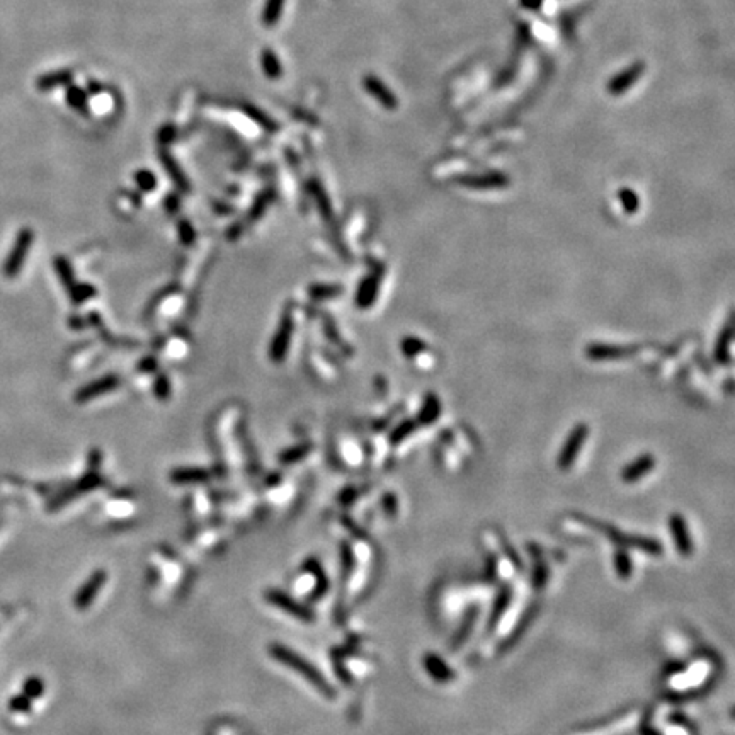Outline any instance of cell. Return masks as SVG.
Returning <instances> with one entry per match:
<instances>
[{
    "instance_id": "cell-14",
    "label": "cell",
    "mask_w": 735,
    "mask_h": 735,
    "mask_svg": "<svg viewBox=\"0 0 735 735\" xmlns=\"http://www.w3.org/2000/svg\"><path fill=\"white\" fill-rule=\"evenodd\" d=\"M439 416H441L439 397L436 394H432V391H429V394L424 397V402H422L419 416H417V424L429 425L438 419Z\"/></svg>"
},
{
    "instance_id": "cell-13",
    "label": "cell",
    "mask_w": 735,
    "mask_h": 735,
    "mask_svg": "<svg viewBox=\"0 0 735 735\" xmlns=\"http://www.w3.org/2000/svg\"><path fill=\"white\" fill-rule=\"evenodd\" d=\"M734 341V323L729 322L718 334L717 342H715L713 357L718 364H730L732 356H730V346Z\"/></svg>"
},
{
    "instance_id": "cell-15",
    "label": "cell",
    "mask_w": 735,
    "mask_h": 735,
    "mask_svg": "<svg viewBox=\"0 0 735 735\" xmlns=\"http://www.w3.org/2000/svg\"><path fill=\"white\" fill-rule=\"evenodd\" d=\"M261 67L264 75L271 81H276L282 75V65L278 53L273 48H264L261 51Z\"/></svg>"
},
{
    "instance_id": "cell-3",
    "label": "cell",
    "mask_w": 735,
    "mask_h": 735,
    "mask_svg": "<svg viewBox=\"0 0 735 735\" xmlns=\"http://www.w3.org/2000/svg\"><path fill=\"white\" fill-rule=\"evenodd\" d=\"M453 183L459 184L463 187H468V189H502L511 184V177L506 172L492 171L485 172V174H463L453 177Z\"/></svg>"
},
{
    "instance_id": "cell-17",
    "label": "cell",
    "mask_w": 735,
    "mask_h": 735,
    "mask_svg": "<svg viewBox=\"0 0 735 735\" xmlns=\"http://www.w3.org/2000/svg\"><path fill=\"white\" fill-rule=\"evenodd\" d=\"M286 0H266L262 7L261 14V22L264 28L271 29L280 22L282 16V9H285Z\"/></svg>"
},
{
    "instance_id": "cell-4",
    "label": "cell",
    "mask_w": 735,
    "mask_h": 735,
    "mask_svg": "<svg viewBox=\"0 0 735 735\" xmlns=\"http://www.w3.org/2000/svg\"><path fill=\"white\" fill-rule=\"evenodd\" d=\"M587 436H589V425L582 424V422L568 432V438L564 443L559 459H557V465H559L561 470H568L571 466H574L575 459H577L580 453V448L586 443Z\"/></svg>"
},
{
    "instance_id": "cell-18",
    "label": "cell",
    "mask_w": 735,
    "mask_h": 735,
    "mask_svg": "<svg viewBox=\"0 0 735 735\" xmlns=\"http://www.w3.org/2000/svg\"><path fill=\"white\" fill-rule=\"evenodd\" d=\"M104 580H105L104 572H97L96 575H92V579H90L89 582L85 584L84 589H82L81 593H78V595H77V606H78V608H87L90 602H92L94 595L99 593V589L103 587Z\"/></svg>"
},
{
    "instance_id": "cell-36",
    "label": "cell",
    "mask_w": 735,
    "mask_h": 735,
    "mask_svg": "<svg viewBox=\"0 0 735 735\" xmlns=\"http://www.w3.org/2000/svg\"><path fill=\"white\" fill-rule=\"evenodd\" d=\"M165 201H167V210L171 211V213L172 211L179 210V198H177V196H167Z\"/></svg>"
},
{
    "instance_id": "cell-24",
    "label": "cell",
    "mask_w": 735,
    "mask_h": 735,
    "mask_svg": "<svg viewBox=\"0 0 735 735\" xmlns=\"http://www.w3.org/2000/svg\"><path fill=\"white\" fill-rule=\"evenodd\" d=\"M673 533H674V538H676L679 552H683V553L691 552V541H689L688 530H686L684 521L679 518V516H676V518L673 519Z\"/></svg>"
},
{
    "instance_id": "cell-8",
    "label": "cell",
    "mask_w": 735,
    "mask_h": 735,
    "mask_svg": "<svg viewBox=\"0 0 735 735\" xmlns=\"http://www.w3.org/2000/svg\"><path fill=\"white\" fill-rule=\"evenodd\" d=\"M363 87L369 96L376 101V103L382 104L383 108L388 109V111H395V109L398 108L397 96H395V94L391 92V90L388 89L378 77H376V75H371V74L364 75Z\"/></svg>"
},
{
    "instance_id": "cell-33",
    "label": "cell",
    "mask_w": 735,
    "mask_h": 735,
    "mask_svg": "<svg viewBox=\"0 0 735 735\" xmlns=\"http://www.w3.org/2000/svg\"><path fill=\"white\" fill-rule=\"evenodd\" d=\"M177 228H179L180 242H183L184 245H193L194 239H196V233H194L193 225H191L189 221H186V220H180L179 225H177Z\"/></svg>"
},
{
    "instance_id": "cell-21",
    "label": "cell",
    "mask_w": 735,
    "mask_h": 735,
    "mask_svg": "<svg viewBox=\"0 0 735 735\" xmlns=\"http://www.w3.org/2000/svg\"><path fill=\"white\" fill-rule=\"evenodd\" d=\"M618 199H620L621 208L627 214H635L640 210V196L632 187H620L618 189Z\"/></svg>"
},
{
    "instance_id": "cell-30",
    "label": "cell",
    "mask_w": 735,
    "mask_h": 735,
    "mask_svg": "<svg viewBox=\"0 0 735 735\" xmlns=\"http://www.w3.org/2000/svg\"><path fill=\"white\" fill-rule=\"evenodd\" d=\"M269 598H271V601L274 602V605L281 606V608H285V609H286V608L292 609V611H293L292 614H295V616H298V618H303V620H310V614H308L307 609H303V608H301V606L293 605L292 601H286V599H288V598H285V595H282V594H280V593H271V594H269Z\"/></svg>"
},
{
    "instance_id": "cell-2",
    "label": "cell",
    "mask_w": 735,
    "mask_h": 735,
    "mask_svg": "<svg viewBox=\"0 0 735 735\" xmlns=\"http://www.w3.org/2000/svg\"><path fill=\"white\" fill-rule=\"evenodd\" d=\"M273 655L278 659V661L282 662V664L289 666L293 670L300 673L301 676L308 681V683L314 684L315 688H319L320 693H323L326 696H332V689H330L329 684L323 681V677L320 676V673H316L314 667L308 664V662H305L303 659L298 657L295 652L288 650V648H285V647L274 645Z\"/></svg>"
},
{
    "instance_id": "cell-26",
    "label": "cell",
    "mask_w": 735,
    "mask_h": 735,
    "mask_svg": "<svg viewBox=\"0 0 735 735\" xmlns=\"http://www.w3.org/2000/svg\"><path fill=\"white\" fill-rule=\"evenodd\" d=\"M96 288H94L92 285H87V282H82V285H78V282H75L74 288L70 289L69 295L71 298V303L74 305H82L85 303V301L90 300L92 296H96Z\"/></svg>"
},
{
    "instance_id": "cell-7",
    "label": "cell",
    "mask_w": 735,
    "mask_h": 735,
    "mask_svg": "<svg viewBox=\"0 0 735 735\" xmlns=\"http://www.w3.org/2000/svg\"><path fill=\"white\" fill-rule=\"evenodd\" d=\"M635 353V346L605 344V342H591L586 348V356L591 361H618L630 357Z\"/></svg>"
},
{
    "instance_id": "cell-32",
    "label": "cell",
    "mask_w": 735,
    "mask_h": 735,
    "mask_svg": "<svg viewBox=\"0 0 735 735\" xmlns=\"http://www.w3.org/2000/svg\"><path fill=\"white\" fill-rule=\"evenodd\" d=\"M153 394H155V397L158 398V400H169V397H171V394H172V388H171V382H169L167 376L165 375L157 376L155 383H153Z\"/></svg>"
},
{
    "instance_id": "cell-29",
    "label": "cell",
    "mask_w": 735,
    "mask_h": 735,
    "mask_svg": "<svg viewBox=\"0 0 735 735\" xmlns=\"http://www.w3.org/2000/svg\"><path fill=\"white\" fill-rule=\"evenodd\" d=\"M312 193H314V198L316 199V203H319V208L322 211L323 218L330 220V218H332V208H330L329 196L323 191V187L320 186L319 183H314L312 184Z\"/></svg>"
},
{
    "instance_id": "cell-35",
    "label": "cell",
    "mask_w": 735,
    "mask_h": 735,
    "mask_svg": "<svg viewBox=\"0 0 735 735\" xmlns=\"http://www.w3.org/2000/svg\"><path fill=\"white\" fill-rule=\"evenodd\" d=\"M138 368H140V371H143V373H152V371H155L157 361L153 360V357H146V360L142 361L140 366H138Z\"/></svg>"
},
{
    "instance_id": "cell-34",
    "label": "cell",
    "mask_w": 735,
    "mask_h": 735,
    "mask_svg": "<svg viewBox=\"0 0 735 735\" xmlns=\"http://www.w3.org/2000/svg\"><path fill=\"white\" fill-rule=\"evenodd\" d=\"M174 138H176V130H174V126H171V124L162 128L160 133H158V140H160L162 143H169L174 140Z\"/></svg>"
},
{
    "instance_id": "cell-31",
    "label": "cell",
    "mask_w": 735,
    "mask_h": 735,
    "mask_svg": "<svg viewBox=\"0 0 735 735\" xmlns=\"http://www.w3.org/2000/svg\"><path fill=\"white\" fill-rule=\"evenodd\" d=\"M172 478H174L176 482H199L205 480L206 472L199 468H180L172 473Z\"/></svg>"
},
{
    "instance_id": "cell-27",
    "label": "cell",
    "mask_w": 735,
    "mask_h": 735,
    "mask_svg": "<svg viewBox=\"0 0 735 735\" xmlns=\"http://www.w3.org/2000/svg\"><path fill=\"white\" fill-rule=\"evenodd\" d=\"M135 184L142 193H152L157 187V177L149 169H140L135 172Z\"/></svg>"
},
{
    "instance_id": "cell-23",
    "label": "cell",
    "mask_w": 735,
    "mask_h": 735,
    "mask_svg": "<svg viewBox=\"0 0 735 735\" xmlns=\"http://www.w3.org/2000/svg\"><path fill=\"white\" fill-rule=\"evenodd\" d=\"M342 293H344V288L339 285H312L308 288V295L319 301L332 300V298L341 296Z\"/></svg>"
},
{
    "instance_id": "cell-10",
    "label": "cell",
    "mask_w": 735,
    "mask_h": 735,
    "mask_svg": "<svg viewBox=\"0 0 735 735\" xmlns=\"http://www.w3.org/2000/svg\"><path fill=\"white\" fill-rule=\"evenodd\" d=\"M642 74H643V63H635V65L630 67V69L621 71V74H618L616 77L609 81L608 92L613 94V96H620V94H623L625 90L630 89L632 85L639 81V77H642Z\"/></svg>"
},
{
    "instance_id": "cell-9",
    "label": "cell",
    "mask_w": 735,
    "mask_h": 735,
    "mask_svg": "<svg viewBox=\"0 0 735 735\" xmlns=\"http://www.w3.org/2000/svg\"><path fill=\"white\" fill-rule=\"evenodd\" d=\"M119 387V378L116 375H105L103 378L94 380V382L87 383L85 387L78 388L77 394H75V400L77 402H89L92 398L103 397L108 391L116 390Z\"/></svg>"
},
{
    "instance_id": "cell-6",
    "label": "cell",
    "mask_w": 735,
    "mask_h": 735,
    "mask_svg": "<svg viewBox=\"0 0 735 735\" xmlns=\"http://www.w3.org/2000/svg\"><path fill=\"white\" fill-rule=\"evenodd\" d=\"M383 278V267L373 271L371 274H368L366 278H363V281L360 282L356 289V296H354V303L361 310H368L373 305L376 303L380 295V282Z\"/></svg>"
},
{
    "instance_id": "cell-22",
    "label": "cell",
    "mask_w": 735,
    "mask_h": 735,
    "mask_svg": "<svg viewBox=\"0 0 735 735\" xmlns=\"http://www.w3.org/2000/svg\"><path fill=\"white\" fill-rule=\"evenodd\" d=\"M425 349H428V344H425L421 337H417V335H405V337H402L400 350L403 356L409 357V360L417 357L419 354L424 353Z\"/></svg>"
},
{
    "instance_id": "cell-1",
    "label": "cell",
    "mask_w": 735,
    "mask_h": 735,
    "mask_svg": "<svg viewBox=\"0 0 735 735\" xmlns=\"http://www.w3.org/2000/svg\"><path fill=\"white\" fill-rule=\"evenodd\" d=\"M33 242H35V232H33V228L24 227L19 230L12 248H10V252L7 254V259L2 267L3 276H6L7 280H14V278L19 276V273H21L22 266H24L26 262V257H28L29 251H31Z\"/></svg>"
},
{
    "instance_id": "cell-28",
    "label": "cell",
    "mask_w": 735,
    "mask_h": 735,
    "mask_svg": "<svg viewBox=\"0 0 735 735\" xmlns=\"http://www.w3.org/2000/svg\"><path fill=\"white\" fill-rule=\"evenodd\" d=\"M416 428H417V421H414V419H405V421H402L400 424L395 425V429H394V431H391L390 443H391V444H398V443H402L403 439L409 438V436L412 434L414 431H416Z\"/></svg>"
},
{
    "instance_id": "cell-11",
    "label": "cell",
    "mask_w": 735,
    "mask_h": 735,
    "mask_svg": "<svg viewBox=\"0 0 735 735\" xmlns=\"http://www.w3.org/2000/svg\"><path fill=\"white\" fill-rule=\"evenodd\" d=\"M654 466H655V458L652 455L645 453L633 459L630 465L625 466L623 472H621V478H623V482L632 484V482H636V480H640V478L645 477V475L650 472Z\"/></svg>"
},
{
    "instance_id": "cell-12",
    "label": "cell",
    "mask_w": 735,
    "mask_h": 735,
    "mask_svg": "<svg viewBox=\"0 0 735 735\" xmlns=\"http://www.w3.org/2000/svg\"><path fill=\"white\" fill-rule=\"evenodd\" d=\"M158 158H160L162 165H164V169H165V172H167L169 177H171L172 183L176 184L177 189H180L183 193H187V191H189V183H187L186 174H184L183 169L179 167V164L176 162V158L172 157L171 153H169L165 149L158 150Z\"/></svg>"
},
{
    "instance_id": "cell-20",
    "label": "cell",
    "mask_w": 735,
    "mask_h": 735,
    "mask_svg": "<svg viewBox=\"0 0 735 735\" xmlns=\"http://www.w3.org/2000/svg\"><path fill=\"white\" fill-rule=\"evenodd\" d=\"M53 266H55V271L56 274H58V280L63 285V288H65L67 292H70L75 286V274L74 269H71V264L67 261L63 255H58V257H55V261H53Z\"/></svg>"
},
{
    "instance_id": "cell-16",
    "label": "cell",
    "mask_w": 735,
    "mask_h": 735,
    "mask_svg": "<svg viewBox=\"0 0 735 735\" xmlns=\"http://www.w3.org/2000/svg\"><path fill=\"white\" fill-rule=\"evenodd\" d=\"M74 74L69 70H58V71H50V74L43 75L36 81V87L40 90H51L60 87V85H70Z\"/></svg>"
},
{
    "instance_id": "cell-5",
    "label": "cell",
    "mask_w": 735,
    "mask_h": 735,
    "mask_svg": "<svg viewBox=\"0 0 735 735\" xmlns=\"http://www.w3.org/2000/svg\"><path fill=\"white\" fill-rule=\"evenodd\" d=\"M293 329H295V323H293L292 315L286 312V314L281 316V322H280V326H278L276 334L273 335V341H271V346H269L271 361H274V363H282V361L286 360V356H288L289 344H292Z\"/></svg>"
},
{
    "instance_id": "cell-37",
    "label": "cell",
    "mask_w": 735,
    "mask_h": 735,
    "mask_svg": "<svg viewBox=\"0 0 735 735\" xmlns=\"http://www.w3.org/2000/svg\"><path fill=\"white\" fill-rule=\"evenodd\" d=\"M540 3H541V0H523V6L527 7V9H537Z\"/></svg>"
},
{
    "instance_id": "cell-19",
    "label": "cell",
    "mask_w": 735,
    "mask_h": 735,
    "mask_svg": "<svg viewBox=\"0 0 735 735\" xmlns=\"http://www.w3.org/2000/svg\"><path fill=\"white\" fill-rule=\"evenodd\" d=\"M65 99L74 111L81 112V115H89V97L84 89L77 87V85H69Z\"/></svg>"
},
{
    "instance_id": "cell-25",
    "label": "cell",
    "mask_w": 735,
    "mask_h": 735,
    "mask_svg": "<svg viewBox=\"0 0 735 735\" xmlns=\"http://www.w3.org/2000/svg\"><path fill=\"white\" fill-rule=\"evenodd\" d=\"M244 111L247 112V116L252 119V121L257 123L259 126H262L266 131H276L278 130L276 121H273V119H271L269 116L266 115V112H262L261 109H257V108H254V105H248L247 104L244 108Z\"/></svg>"
}]
</instances>
